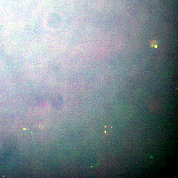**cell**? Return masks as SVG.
Returning a JSON list of instances; mask_svg holds the SVG:
<instances>
[{
    "mask_svg": "<svg viewBox=\"0 0 178 178\" xmlns=\"http://www.w3.org/2000/svg\"><path fill=\"white\" fill-rule=\"evenodd\" d=\"M157 43L156 41L152 40L150 43V46L151 48H157Z\"/></svg>",
    "mask_w": 178,
    "mask_h": 178,
    "instance_id": "obj_1",
    "label": "cell"
}]
</instances>
